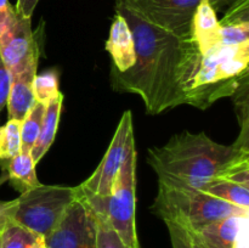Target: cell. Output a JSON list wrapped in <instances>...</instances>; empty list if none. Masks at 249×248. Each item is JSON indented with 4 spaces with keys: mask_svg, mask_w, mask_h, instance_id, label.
Wrapping results in <instances>:
<instances>
[{
    "mask_svg": "<svg viewBox=\"0 0 249 248\" xmlns=\"http://www.w3.org/2000/svg\"><path fill=\"white\" fill-rule=\"evenodd\" d=\"M106 50L111 55L112 68L118 72H126L135 63V43L125 19L116 14L109 28Z\"/></svg>",
    "mask_w": 249,
    "mask_h": 248,
    "instance_id": "cell-13",
    "label": "cell"
},
{
    "mask_svg": "<svg viewBox=\"0 0 249 248\" xmlns=\"http://www.w3.org/2000/svg\"><path fill=\"white\" fill-rule=\"evenodd\" d=\"M63 99H65V96L60 91L57 96L53 97L45 106V112H44L43 121H41L40 133H39L38 139H36V143L31 151V156L36 164L45 156V153L48 152L49 148L53 145V140H55L58 123H60Z\"/></svg>",
    "mask_w": 249,
    "mask_h": 248,
    "instance_id": "cell-16",
    "label": "cell"
},
{
    "mask_svg": "<svg viewBox=\"0 0 249 248\" xmlns=\"http://www.w3.org/2000/svg\"><path fill=\"white\" fill-rule=\"evenodd\" d=\"M136 162L135 139L129 143L128 153L117 174L108 197H95L83 192L94 211L107 219L122 241L131 248H141L136 232ZM80 187V186H79ZM82 190V189H80Z\"/></svg>",
    "mask_w": 249,
    "mask_h": 248,
    "instance_id": "cell-5",
    "label": "cell"
},
{
    "mask_svg": "<svg viewBox=\"0 0 249 248\" xmlns=\"http://www.w3.org/2000/svg\"><path fill=\"white\" fill-rule=\"evenodd\" d=\"M11 73L5 66L1 56H0V113L7 104L10 87H11Z\"/></svg>",
    "mask_w": 249,
    "mask_h": 248,
    "instance_id": "cell-26",
    "label": "cell"
},
{
    "mask_svg": "<svg viewBox=\"0 0 249 248\" xmlns=\"http://www.w3.org/2000/svg\"><path fill=\"white\" fill-rule=\"evenodd\" d=\"M80 189V187H79ZM97 228L94 209L82 190L56 228L44 237L46 248H96Z\"/></svg>",
    "mask_w": 249,
    "mask_h": 248,
    "instance_id": "cell-7",
    "label": "cell"
},
{
    "mask_svg": "<svg viewBox=\"0 0 249 248\" xmlns=\"http://www.w3.org/2000/svg\"><path fill=\"white\" fill-rule=\"evenodd\" d=\"M249 43V23L220 24V44L238 45Z\"/></svg>",
    "mask_w": 249,
    "mask_h": 248,
    "instance_id": "cell-23",
    "label": "cell"
},
{
    "mask_svg": "<svg viewBox=\"0 0 249 248\" xmlns=\"http://www.w3.org/2000/svg\"><path fill=\"white\" fill-rule=\"evenodd\" d=\"M78 186L43 185L15 198L10 219L46 237L56 228L68 207L79 196Z\"/></svg>",
    "mask_w": 249,
    "mask_h": 248,
    "instance_id": "cell-6",
    "label": "cell"
},
{
    "mask_svg": "<svg viewBox=\"0 0 249 248\" xmlns=\"http://www.w3.org/2000/svg\"><path fill=\"white\" fill-rule=\"evenodd\" d=\"M134 138L133 114L125 111L121 117L111 143L100 164L85 181L79 185L84 194L95 197H108L117 174L128 153L129 143Z\"/></svg>",
    "mask_w": 249,
    "mask_h": 248,
    "instance_id": "cell-9",
    "label": "cell"
},
{
    "mask_svg": "<svg viewBox=\"0 0 249 248\" xmlns=\"http://www.w3.org/2000/svg\"><path fill=\"white\" fill-rule=\"evenodd\" d=\"M6 181L7 175L6 173L2 172V174L0 175V186ZM14 206L15 199H11V201H1V199H0V230H1L2 226L5 225V223L10 219V214H11L12 209H14Z\"/></svg>",
    "mask_w": 249,
    "mask_h": 248,
    "instance_id": "cell-28",
    "label": "cell"
},
{
    "mask_svg": "<svg viewBox=\"0 0 249 248\" xmlns=\"http://www.w3.org/2000/svg\"><path fill=\"white\" fill-rule=\"evenodd\" d=\"M236 0H208L209 4L212 5L215 12L224 11L225 9H228L231 4H233Z\"/></svg>",
    "mask_w": 249,
    "mask_h": 248,
    "instance_id": "cell-30",
    "label": "cell"
},
{
    "mask_svg": "<svg viewBox=\"0 0 249 248\" xmlns=\"http://www.w3.org/2000/svg\"><path fill=\"white\" fill-rule=\"evenodd\" d=\"M248 158L249 150L237 143L224 145L203 131L195 134L185 130L173 135L163 146L150 148L147 162L160 179L199 190Z\"/></svg>",
    "mask_w": 249,
    "mask_h": 248,
    "instance_id": "cell-2",
    "label": "cell"
},
{
    "mask_svg": "<svg viewBox=\"0 0 249 248\" xmlns=\"http://www.w3.org/2000/svg\"><path fill=\"white\" fill-rule=\"evenodd\" d=\"M58 71L49 70L40 74H36L33 79L34 101L48 105L60 92L58 89Z\"/></svg>",
    "mask_w": 249,
    "mask_h": 248,
    "instance_id": "cell-21",
    "label": "cell"
},
{
    "mask_svg": "<svg viewBox=\"0 0 249 248\" xmlns=\"http://www.w3.org/2000/svg\"><path fill=\"white\" fill-rule=\"evenodd\" d=\"M116 14L133 34L135 63L126 72L111 68L112 89L139 95L151 116L186 105L187 83L201 56L194 41L152 26L118 1Z\"/></svg>",
    "mask_w": 249,
    "mask_h": 248,
    "instance_id": "cell-1",
    "label": "cell"
},
{
    "mask_svg": "<svg viewBox=\"0 0 249 248\" xmlns=\"http://www.w3.org/2000/svg\"><path fill=\"white\" fill-rule=\"evenodd\" d=\"M41 246H44V237L12 219L0 230V248H40Z\"/></svg>",
    "mask_w": 249,
    "mask_h": 248,
    "instance_id": "cell-18",
    "label": "cell"
},
{
    "mask_svg": "<svg viewBox=\"0 0 249 248\" xmlns=\"http://www.w3.org/2000/svg\"><path fill=\"white\" fill-rule=\"evenodd\" d=\"M169 232L172 248H194L191 236L187 229L172 221H164Z\"/></svg>",
    "mask_w": 249,
    "mask_h": 248,
    "instance_id": "cell-25",
    "label": "cell"
},
{
    "mask_svg": "<svg viewBox=\"0 0 249 248\" xmlns=\"http://www.w3.org/2000/svg\"><path fill=\"white\" fill-rule=\"evenodd\" d=\"M40 248H46V247H45V245H44V246H41V247H40Z\"/></svg>",
    "mask_w": 249,
    "mask_h": 248,
    "instance_id": "cell-32",
    "label": "cell"
},
{
    "mask_svg": "<svg viewBox=\"0 0 249 248\" xmlns=\"http://www.w3.org/2000/svg\"><path fill=\"white\" fill-rule=\"evenodd\" d=\"M36 165L31 153L19 152L10 159L0 160L2 172L7 175V181L19 195L41 184L36 177Z\"/></svg>",
    "mask_w": 249,
    "mask_h": 248,
    "instance_id": "cell-15",
    "label": "cell"
},
{
    "mask_svg": "<svg viewBox=\"0 0 249 248\" xmlns=\"http://www.w3.org/2000/svg\"><path fill=\"white\" fill-rule=\"evenodd\" d=\"M45 105L34 102L24 118L21 121V152L31 153L39 133L43 121Z\"/></svg>",
    "mask_w": 249,
    "mask_h": 248,
    "instance_id": "cell-19",
    "label": "cell"
},
{
    "mask_svg": "<svg viewBox=\"0 0 249 248\" xmlns=\"http://www.w3.org/2000/svg\"><path fill=\"white\" fill-rule=\"evenodd\" d=\"M38 2L39 0H17L16 5H15V10H16L19 16L31 18Z\"/></svg>",
    "mask_w": 249,
    "mask_h": 248,
    "instance_id": "cell-29",
    "label": "cell"
},
{
    "mask_svg": "<svg viewBox=\"0 0 249 248\" xmlns=\"http://www.w3.org/2000/svg\"><path fill=\"white\" fill-rule=\"evenodd\" d=\"M157 28L191 39V22L199 0H116Z\"/></svg>",
    "mask_w": 249,
    "mask_h": 248,
    "instance_id": "cell-8",
    "label": "cell"
},
{
    "mask_svg": "<svg viewBox=\"0 0 249 248\" xmlns=\"http://www.w3.org/2000/svg\"><path fill=\"white\" fill-rule=\"evenodd\" d=\"M151 212L163 221H172L187 230L230 215H248L249 209L224 202L198 189L158 177V190Z\"/></svg>",
    "mask_w": 249,
    "mask_h": 248,
    "instance_id": "cell-4",
    "label": "cell"
},
{
    "mask_svg": "<svg viewBox=\"0 0 249 248\" xmlns=\"http://www.w3.org/2000/svg\"><path fill=\"white\" fill-rule=\"evenodd\" d=\"M192 232L208 248H249V214L226 216Z\"/></svg>",
    "mask_w": 249,
    "mask_h": 248,
    "instance_id": "cell-11",
    "label": "cell"
},
{
    "mask_svg": "<svg viewBox=\"0 0 249 248\" xmlns=\"http://www.w3.org/2000/svg\"><path fill=\"white\" fill-rule=\"evenodd\" d=\"M39 57L40 55L32 57L24 70L12 77L6 104L9 119L22 121L36 102L33 96V79L38 70Z\"/></svg>",
    "mask_w": 249,
    "mask_h": 248,
    "instance_id": "cell-12",
    "label": "cell"
},
{
    "mask_svg": "<svg viewBox=\"0 0 249 248\" xmlns=\"http://www.w3.org/2000/svg\"><path fill=\"white\" fill-rule=\"evenodd\" d=\"M199 190L232 206L249 209V187L242 186L224 177H214L206 182Z\"/></svg>",
    "mask_w": 249,
    "mask_h": 248,
    "instance_id": "cell-17",
    "label": "cell"
},
{
    "mask_svg": "<svg viewBox=\"0 0 249 248\" xmlns=\"http://www.w3.org/2000/svg\"><path fill=\"white\" fill-rule=\"evenodd\" d=\"M44 41V22L36 32L32 31L31 18L15 14L14 18L0 35V56L11 73L18 74L32 57L41 55Z\"/></svg>",
    "mask_w": 249,
    "mask_h": 248,
    "instance_id": "cell-10",
    "label": "cell"
},
{
    "mask_svg": "<svg viewBox=\"0 0 249 248\" xmlns=\"http://www.w3.org/2000/svg\"><path fill=\"white\" fill-rule=\"evenodd\" d=\"M220 24L249 23V0H236L228 7Z\"/></svg>",
    "mask_w": 249,
    "mask_h": 248,
    "instance_id": "cell-24",
    "label": "cell"
},
{
    "mask_svg": "<svg viewBox=\"0 0 249 248\" xmlns=\"http://www.w3.org/2000/svg\"><path fill=\"white\" fill-rule=\"evenodd\" d=\"M189 232H190V236H191V241H192V246H194V248H208L201 240H199V237L196 235V233L192 232V231L190 230Z\"/></svg>",
    "mask_w": 249,
    "mask_h": 248,
    "instance_id": "cell-31",
    "label": "cell"
},
{
    "mask_svg": "<svg viewBox=\"0 0 249 248\" xmlns=\"http://www.w3.org/2000/svg\"><path fill=\"white\" fill-rule=\"evenodd\" d=\"M96 218L97 242L96 248H131L119 238L116 231L111 228L107 219L99 212L94 211Z\"/></svg>",
    "mask_w": 249,
    "mask_h": 248,
    "instance_id": "cell-22",
    "label": "cell"
},
{
    "mask_svg": "<svg viewBox=\"0 0 249 248\" xmlns=\"http://www.w3.org/2000/svg\"><path fill=\"white\" fill-rule=\"evenodd\" d=\"M191 40L204 55L220 44V23L208 0H199L191 22Z\"/></svg>",
    "mask_w": 249,
    "mask_h": 248,
    "instance_id": "cell-14",
    "label": "cell"
},
{
    "mask_svg": "<svg viewBox=\"0 0 249 248\" xmlns=\"http://www.w3.org/2000/svg\"><path fill=\"white\" fill-rule=\"evenodd\" d=\"M249 43L219 44L198 58L186 87V105L206 109L226 96H233L248 79Z\"/></svg>",
    "mask_w": 249,
    "mask_h": 248,
    "instance_id": "cell-3",
    "label": "cell"
},
{
    "mask_svg": "<svg viewBox=\"0 0 249 248\" xmlns=\"http://www.w3.org/2000/svg\"><path fill=\"white\" fill-rule=\"evenodd\" d=\"M16 10L9 0H0V35L14 18Z\"/></svg>",
    "mask_w": 249,
    "mask_h": 248,
    "instance_id": "cell-27",
    "label": "cell"
},
{
    "mask_svg": "<svg viewBox=\"0 0 249 248\" xmlns=\"http://www.w3.org/2000/svg\"><path fill=\"white\" fill-rule=\"evenodd\" d=\"M21 152V121L9 119L0 126V160H6Z\"/></svg>",
    "mask_w": 249,
    "mask_h": 248,
    "instance_id": "cell-20",
    "label": "cell"
}]
</instances>
